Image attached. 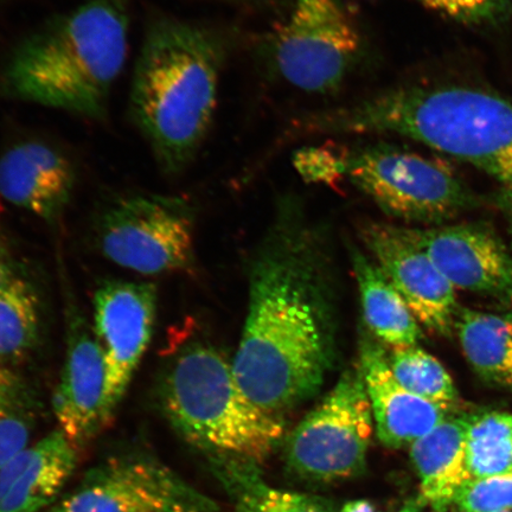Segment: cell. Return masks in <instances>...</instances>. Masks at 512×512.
I'll list each match as a JSON object with an SVG mask.
<instances>
[{"label":"cell","instance_id":"cell-1","mask_svg":"<svg viewBox=\"0 0 512 512\" xmlns=\"http://www.w3.org/2000/svg\"><path fill=\"white\" fill-rule=\"evenodd\" d=\"M256 258L245 329L233 360L236 381L275 416L312 398L335 357L332 296L322 254L294 208Z\"/></svg>","mask_w":512,"mask_h":512},{"label":"cell","instance_id":"cell-2","mask_svg":"<svg viewBox=\"0 0 512 512\" xmlns=\"http://www.w3.org/2000/svg\"><path fill=\"white\" fill-rule=\"evenodd\" d=\"M224 59L213 29L160 12L147 21L130 113L164 175H181L206 142Z\"/></svg>","mask_w":512,"mask_h":512},{"label":"cell","instance_id":"cell-3","mask_svg":"<svg viewBox=\"0 0 512 512\" xmlns=\"http://www.w3.org/2000/svg\"><path fill=\"white\" fill-rule=\"evenodd\" d=\"M132 0H89L44 21L0 70V98L105 120L128 51Z\"/></svg>","mask_w":512,"mask_h":512},{"label":"cell","instance_id":"cell-4","mask_svg":"<svg viewBox=\"0 0 512 512\" xmlns=\"http://www.w3.org/2000/svg\"><path fill=\"white\" fill-rule=\"evenodd\" d=\"M315 134H395L512 185V100L482 89L405 86L307 115Z\"/></svg>","mask_w":512,"mask_h":512},{"label":"cell","instance_id":"cell-5","mask_svg":"<svg viewBox=\"0 0 512 512\" xmlns=\"http://www.w3.org/2000/svg\"><path fill=\"white\" fill-rule=\"evenodd\" d=\"M157 394L172 427L210 460L264 462L285 432L280 416L243 393L233 363L210 345H187L166 362Z\"/></svg>","mask_w":512,"mask_h":512},{"label":"cell","instance_id":"cell-6","mask_svg":"<svg viewBox=\"0 0 512 512\" xmlns=\"http://www.w3.org/2000/svg\"><path fill=\"white\" fill-rule=\"evenodd\" d=\"M325 183L345 178L383 213L407 222L441 224L477 206V197L438 160L408 147L366 140L323 149Z\"/></svg>","mask_w":512,"mask_h":512},{"label":"cell","instance_id":"cell-7","mask_svg":"<svg viewBox=\"0 0 512 512\" xmlns=\"http://www.w3.org/2000/svg\"><path fill=\"white\" fill-rule=\"evenodd\" d=\"M95 228L105 258L139 274L183 271L194 255L191 210L181 197L115 196L100 209Z\"/></svg>","mask_w":512,"mask_h":512},{"label":"cell","instance_id":"cell-8","mask_svg":"<svg viewBox=\"0 0 512 512\" xmlns=\"http://www.w3.org/2000/svg\"><path fill=\"white\" fill-rule=\"evenodd\" d=\"M362 36L342 0H294L267 43V60L288 85L311 94L341 88L360 59Z\"/></svg>","mask_w":512,"mask_h":512},{"label":"cell","instance_id":"cell-9","mask_svg":"<svg viewBox=\"0 0 512 512\" xmlns=\"http://www.w3.org/2000/svg\"><path fill=\"white\" fill-rule=\"evenodd\" d=\"M373 412L360 371H345L287 441V464L299 477L335 482L366 465Z\"/></svg>","mask_w":512,"mask_h":512},{"label":"cell","instance_id":"cell-10","mask_svg":"<svg viewBox=\"0 0 512 512\" xmlns=\"http://www.w3.org/2000/svg\"><path fill=\"white\" fill-rule=\"evenodd\" d=\"M213 502L170 467L125 456L95 467L48 512H215Z\"/></svg>","mask_w":512,"mask_h":512},{"label":"cell","instance_id":"cell-11","mask_svg":"<svg viewBox=\"0 0 512 512\" xmlns=\"http://www.w3.org/2000/svg\"><path fill=\"white\" fill-rule=\"evenodd\" d=\"M155 284L107 280L94 294V331L107 366L106 409L113 420L155 329Z\"/></svg>","mask_w":512,"mask_h":512},{"label":"cell","instance_id":"cell-12","mask_svg":"<svg viewBox=\"0 0 512 512\" xmlns=\"http://www.w3.org/2000/svg\"><path fill=\"white\" fill-rule=\"evenodd\" d=\"M67 349L53 396L59 430L78 450L111 424L106 409L107 366L94 328L73 299L66 302Z\"/></svg>","mask_w":512,"mask_h":512},{"label":"cell","instance_id":"cell-13","mask_svg":"<svg viewBox=\"0 0 512 512\" xmlns=\"http://www.w3.org/2000/svg\"><path fill=\"white\" fill-rule=\"evenodd\" d=\"M456 290L512 303V255L494 230L479 223L402 228Z\"/></svg>","mask_w":512,"mask_h":512},{"label":"cell","instance_id":"cell-14","mask_svg":"<svg viewBox=\"0 0 512 512\" xmlns=\"http://www.w3.org/2000/svg\"><path fill=\"white\" fill-rule=\"evenodd\" d=\"M363 240L419 324L450 337L460 309L456 288L430 256L407 240L400 227L390 224H369L363 229Z\"/></svg>","mask_w":512,"mask_h":512},{"label":"cell","instance_id":"cell-15","mask_svg":"<svg viewBox=\"0 0 512 512\" xmlns=\"http://www.w3.org/2000/svg\"><path fill=\"white\" fill-rule=\"evenodd\" d=\"M358 371L384 446H412L454 413L403 388L390 369L386 350L374 338L361 339Z\"/></svg>","mask_w":512,"mask_h":512},{"label":"cell","instance_id":"cell-16","mask_svg":"<svg viewBox=\"0 0 512 512\" xmlns=\"http://www.w3.org/2000/svg\"><path fill=\"white\" fill-rule=\"evenodd\" d=\"M75 181L72 160L40 140L16 143L0 156V196L48 223L61 219Z\"/></svg>","mask_w":512,"mask_h":512},{"label":"cell","instance_id":"cell-17","mask_svg":"<svg viewBox=\"0 0 512 512\" xmlns=\"http://www.w3.org/2000/svg\"><path fill=\"white\" fill-rule=\"evenodd\" d=\"M78 448L60 430L19 452L0 469V512H41L61 494Z\"/></svg>","mask_w":512,"mask_h":512},{"label":"cell","instance_id":"cell-18","mask_svg":"<svg viewBox=\"0 0 512 512\" xmlns=\"http://www.w3.org/2000/svg\"><path fill=\"white\" fill-rule=\"evenodd\" d=\"M469 414L453 413L411 446L421 497L435 510L450 508L454 496L472 479L466 456Z\"/></svg>","mask_w":512,"mask_h":512},{"label":"cell","instance_id":"cell-19","mask_svg":"<svg viewBox=\"0 0 512 512\" xmlns=\"http://www.w3.org/2000/svg\"><path fill=\"white\" fill-rule=\"evenodd\" d=\"M352 265L371 335L392 350L418 345L420 324L379 265L358 251L352 253Z\"/></svg>","mask_w":512,"mask_h":512},{"label":"cell","instance_id":"cell-20","mask_svg":"<svg viewBox=\"0 0 512 512\" xmlns=\"http://www.w3.org/2000/svg\"><path fill=\"white\" fill-rule=\"evenodd\" d=\"M454 332L480 379L512 389V331L505 316L460 307Z\"/></svg>","mask_w":512,"mask_h":512},{"label":"cell","instance_id":"cell-21","mask_svg":"<svg viewBox=\"0 0 512 512\" xmlns=\"http://www.w3.org/2000/svg\"><path fill=\"white\" fill-rule=\"evenodd\" d=\"M215 473L234 502L235 512H336L323 497L273 488L254 463L211 460Z\"/></svg>","mask_w":512,"mask_h":512},{"label":"cell","instance_id":"cell-22","mask_svg":"<svg viewBox=\"0 0 512 512\" xmlns=\"http://www.w3.org/2000/svg\"><path fill=\"white\" fill-rule=\"evenodd\" d=\"M467 466L472 478L512 472V414H469L466 434Z\"/></svg>","mask_w":512,"mask_h":512},{"label":"cell","instance_id":"cell-23","mask_svg":"<svg viewBox=\"0 0 512 512\" xmlns=\"http://www.w3.org/2000/svg\"><path fill=\"white\" fill-rule=\"evenodd\" d=\"M389 366L401 386L447 411L459 412L460 398L443 364L427 351L415 347L392 350Z\"/></svg>","mask_w":512,"mask_h":512},{"label":"cell","instance_id":"cell-24","mask_svg":"<svg viewBox=\"0 0 512 512\" xmlns=\"http://www.w3.org/2000/svg\"><path fill=\"white\" fill-rule=\"evenodd\" d=\"M40 312L34 288L22 277L0 291V362L18 360L35 347Z\"/></svg>","mask_w":512,"mask_h":512},{"label":"cell","instance_id":"cell-25","mask_svg":"<svg viewBox=\"0 0 512 512\" xmlns=\"http://www.w3.org/2000/svg\"><path fill=\"white\" fill-rule=\"evenodd\" d=\"M36 418V405L23 388L0 405V469L29 446Z\"/></svg>","mask_w":512,"mask_h":512},{"label":"cell","instance_id":"cell-26","mask_svg":"<svg viewBox=\"0 0 512 512\" xmlns=\"http://www.w3.org/2000/svg\"><path fill=\"white\" fill-rule=\"evenodd\" d=\"M457 512H502L512 510V472L472 478L454 496Z\"/></svg>","mask_w":512,"mask_h":512},{"label":"cell","instance_id":"cell-27","mask_svg":"<svg viewBox=\"0 0 512 512\" xmlns=\"http://www.w3.org/2000/svg\"><path fill=\"white\" fill-rule=\"evenodd\" d=\"M425 8L467 25H492L512 11V0H414Z\"/></svg>","mask_w":512,"mask_h":512},{"label":"cell","instance_id":"cell-28","mask_svg":"<svg viewBox=\"0 0 512 512\" xmlns=\"http://www.w3.org/2000/svg\"><path fill=\"white\" fill-rule=\"evenodd\" d=\"M18 278H21V275L18 274L14 258L0 241V291L5 290Z\"/></svg>","mask_w":512,"mask_h":512},{"label":"cell","instance_id":"cell-29","mask_svg":"<svg viewBox=\"0 0 512 512\" xmlns=\"http://www.w3.org/2000/svg\"><path fill=\"white\" fill-rule=\"evenodd\" d=\"M23 388L21 382L11 371L0 362V405L11 398L19 389Z\"/></svg>","mask_w":512,"mask_h":512},{"label":"cell","instance_id":"cell-30","mask_svg":"<svg viewBox=\"0 0 512 512\" xmlns=\"http://www.w3.org/2000/svg\"><path fill=\"white\" fill-rule=\"evenodd\" d=\"M497 207L501 209L508 223V230L512 241V185H502L495 196Z\"/></svg>","mask_w":512,"mask_h":512},{"label":"cell","instance_id":"cell-31","mask_svg":"<svg viewBox=\"0 0 512 512\" xmlns=\"http://www.w3.org/2000/svg\"><path fill=\"white\" fill-rule=\"evenodd\" d=\"M341 512H379L367 501H352L344 505Z\"/></svg>","mask_w":512,"mask_h":512},{"label":"cell","instance_id":"cell-32","mask_svg":"<svg viewBox=\"0 0 512 512\" xmlns=\"http://www.w3.org/2000/svg\"><path fill=\"white\" fill-rule=\"evenodd\" d=\"M399 512H419L418 507L414 503H408Z\"/></svg>","mask_w":512,"mask_h":512},{"label":"cell","instance_id":"cell-33","mask_svg":"<svg viewBox=\"0 0 512 512\" xmlns=\"http://www.w3.org/2000/svg\"><path fill=\"white\" fill-rule=\"evenodd\" d=\"M505 318H507V322H508V324H509V326H510V329H511V331H512V310H511V312H510V313H508V315H507V316H505Z\"/></svg>","mask_w":512,"mask_h":512},{"label":"cell","instance_id":"cell-34","mask_svg":"<svg viewBox=\"0 0 512 512\" xmlns=\"http://www.w3.org/2000/svg\"><path fill=\"white\" fill-rule=\"evenodd\" d=\"M11 2V0H0V6L5 5L6 3Z\"/></svg>","mask_w":512,"mask_h":512},{"label":"cell","instance_id":"cell-35","mask_svg":"<svg viewBox=\"0 0 512 512\" xmlns=\"http://www.w3.org/2000/svg\"><path fill=\"white\" fill-rule=\"evenodd\" d=\"M502 512H512V510H508V511H502Z\"/></svg>","mask_w":512,"mask_h":512}]
</instances>
